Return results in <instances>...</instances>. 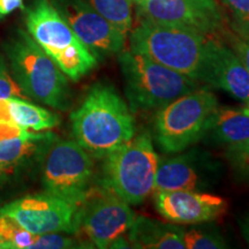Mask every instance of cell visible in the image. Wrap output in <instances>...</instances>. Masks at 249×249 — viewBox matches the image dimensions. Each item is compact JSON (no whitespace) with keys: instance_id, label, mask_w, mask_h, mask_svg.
Here are the masks:
<instances>
[{"instance_id":"1","label":"cell","mask_w":249,"mask_h":249,"mask_svg":"<svg viewBox=\"0 0 249 249\" xmlns=\"http://www.w3.org/2000/svg\"><path fill=\"white\" fill-rule=\"evenodd\" d=\"M71 123L75 141L92 157L104 158L136 133L130 107L113 87L95 85L81 105L71 112Z\"/></svg>"},{"instance_id":"2","label":"cell","mask_w":249,"mask_h":249,"mask_svg":"<svg viewBox=\"0 0 249 249\" xmlns=\"http://www.w3.org/2000/svg\"><path fill=\"white\" fill-rule=\"evenodd\" d=\"M209 37L186 28L138 18L129 31L130 51L203 85Z\"/></svg>"},{"instance_id":"3","label":"cell","mask_w":249,"mask_h":249,"mask_svg":"<svg viewBox=\"0 0 249 249\" xmlns=\"http://www.w3.org/2000/svg\"><path fill=\"white\" fill-rule=\"evenodd\" d=\"M11 74L26 97L59 111L71 105L67 76L29 33L18 29L4 44Z\"/></svg>"},{"instance_id":"4","label":"cell","mask_w":249,"mask_h":249,"mask_svg":"<svg viewBox=\"0 0 249 249\" xmlns=\"http://www.w3.org/2000/svg\"><path fill=\"white\" fill-rule=\"evenodd\" d=\"M124 93L134 111H158L180 96L201 88V83L133 51L118 54Z\"/></svg>"},{"instance_id":"5","label":"cell","mask_w":249,"mask_h":249,"mask_svg":"<svg viewBox=\"0 0 249 249\" xmlns=\"http://www.w3.org/2000/svg\"><path fill=\"white\" fill-rule=\"evenodd\" d=\"M24 22L29 35L68 79L79 81L96 67L97 58L49 0H34L24 11Z\"/></svg>"},{"instance_id":"6","label":"cell","mask_w":249,"mask_h":249,"mask_svg":"<svg viewBox=\"0 0 249 249\" xmlns=\"http://www.w3.org/2000/svg\"><path fill=\"white\" fill-rule=\"evenodd\" d=\"M103 160L102 186L129 205L142 203L154 193L158 156L148 134L135 135Z\"/></svg>"},{"instance_id":"7","label":"cell","mask_w":249,"mask_h":249,"mask_svg":"<svg viewBox=\"0 0 249 249\" xmlns=\"http://www.w3.org/2000/svg\"><path fill=\"white\" fill-rule=\"evenodd\" d=\"M219 107L210 90L201 88L180 96L156 112L154 136L165 154L185 151L203 138L208 123Z\"/></svg>"},{"instance_id":"8","label":"cell","mask_w":249,"mask_h":249,"mask_svg":"<svg viewBox=\"0 0 249 249\" xmlns=\"http://www.w3.org/2000/svg\"><path fill=\"white\" fill-rule=\"evenodd\" d=\"M91 157L76 141L55 138L40 163L45 192L71 203L82 204L91 189Z\"/></svg>"},{"instance_id":"9","label":"cell","mask_w":249,"mask_h":249,"mask_svg":"<svg viewBox=\"0 0 249 249\" xmlns=\"http://www.w3.org/2000/svg\"><path fill=\"white\" fill-rule=\"evenodd\" d=\"M135 217L130 205L110 189L91 187L79 208L77 234L85 235L92 247L111 248L128 233Z\"/></svg>"},{"instance_id":"10","label":"cell","mask_w":249,"mask_h":249,"mask_svg":"<svg viewBox=\"0 0 249 249\" xmlns=\"http://www.w3.org/2000/svg\"><path fill=\"white\" fill-rule=\"evenodd\" d=\"M136 17L191 29L207 37L226 36V18L216 0H134Z\"/></svg>"},{"instance_id":"11","label":"cell","mask_w":249,"mask_h":249,"mask_svg":"<svg viewBox=\"0 0 249 249\" xmlns=\"http://www.w3.org/2000/svg\"><path fill=\"white\" fill-rule=\"evenodd\" d=\"M80 205L50 193L24 196L0 208V213L12 217L33 234H77Z\"/></svg>"},{"instance_id":"12","label":"cell","mask_w":249,"mask_h":249,"mask_svg":"<svg viewBox=\"0 0 249 249\" xmlns=\"http://www.w3.org/2000/svg\"><path fill=\"white\" fill-rule=\"evenodd\" d=\"M74 34L101 60L124 50L127 36L108 22L87 0H49Z\"/></svg>"},{"instance_id":"13","label":"cell","mask_w":249,"mask_h":249,"mask_svg":"<svg viewBox=\"0 0 249 249\" xmlns=\"http://www.w3.org/2000/svg\"><path fill=\"white\" fill-rule=\"evenodd\" d=\"M219 171L216 160L204 151L194 149L158 158L154 192H204L217 182Z\"/></svg>"},{"instance_id":"14","label":"cell","mask_w":249,"mask_h":249,"mask_svg":"<svg viewBox=\"0 0 249 249\" xmlns=\"http://www.w3.org/2000/svg\"><path fill=\"white\" fill-rule=\"evenodd\" d=\"M154 201L158 213L167 222L177 225L213 222L227 210L225 198L205 192H154Z\"/></svg>"},{"instance_id":"15","label":"cell","mask_w":249,"mask_h":249,"mask_svg":"<svg viewBox=\"0 0 249 249\" xmlns=\"http://www.w3.org/2000/svg\"><path fill=\"white\" fill-rule=\"evenodd\" d=\"M203 85L219 88L249 107V71L222 40L209 37Z\"/></svg>"},{"instance_id":"16","label":"cell","mask_w":249,"mask_h":249,"mask_svg":"<svg viewBox=\"0 0 249 249\" xmlns=\"http://www.w3.org/2000/svg\"><path fill=\"white\" fill-rule=\"evenodd\" d=\"M55 136L53 133L28 132L0 140V192L17 181L37 163H42Z\"/></svg>"},{"instance_id":"17","label":"cell","mask_w":249,"mask_h":249,"mask_svg":"<svg viewBox=\"0 0 249 249\" xmlns=\"http://www.w3.org/2000/svg\"><path fill=\"white\" fill-rule=\"evenodd\" d=\"M249 139V107H217L202 140L230 148Z\"/></svg>"},{"instance_id":"18","label":"cell","mask_w":249,"mask_h":249,"mask_svg":"<svg viewBox=\"0 0 249 249\" xmlns=\"http://www.w3.org/2000/svg\"><path fill=\"white\" fill-rule=\"evenodd\" d=\"M182 227L151 218L135 217L127 234L130 248L186 249Z\"/></svg>"},{"instance_id":"19","label":"cell","mask_w":249,"mask_h":249,"mask_svg":"<svg viewBox=\"0 0 249 249\" xmlns=\"http://www.w3.org/2000/svg\"><path fill=\"white\" fill-rule=\"evenodd\" d=\"M60 119L53 112L23 98L0 99V124L33 132H44L57 127Z\"/></svg>"},{"instance_id":"20","label":"cell","mask_w":249,"mask_h":249,"mask_svg":"<svg viewBox=\"0 0 249 249\" xmlns=\"http://www.w3.org/2000/svg\"><path fill=\"white\" fill-rule=\"evenodd\" d=\"M108 22L124 35H128L133 27L134 0H87Z\"/></svg>"},{"instance_id":"21","label":"cell","mask_w":249,"mask_h":249,"mask_svg":"<svg viewBox=\"0 0 249 249\" xmlns=\"http://www.w3.org/2000/svg\"><path fill=\"white\" fill-rule=\"evenodd\" d=\"M35 236L12 217L0 213V249H29Z\"/></svg>"},{"instance_id":"22","label":"cell","mask_w":249,"mask_h":249,"mask_svg":"<svg viewBox=\"0 0 249 249\" xmlns=\"http://www.w3.org/2000/svg\"><path fill=\"white\" fill-rule=\"evenodd\" d=\"M226 23L234 35L249 36V0H222Z\"/></svg>"},{"instance_id":"23","label":"cell","mask_w":249,"mask_h":249,"mask_svg":"<svg viewBox=\"0 0 249 249\" xmlns=\"http://www.w3.org/2000/svg\"><path fill=\"white\" fill-rule=\"evenodd\" d=\"M183 242L187 249H223L229 247L225 239L217 230L203 227L185 230Z\"/></svg>"},{"instance_id":"24","label":"cell","mask_w":249,"mask_h":249,"mask_svg":"<svg viewBox=\"0 0 249 249\" xmlns=\"http://www.w3.org/2000/svg\"><path fill=\"white\" fill-rule=\"evenodd\" d=\"M225 157L236 178L249 185V139L240 144L226 148Z\"/></svg>"},{"instance_id":"25","label":"cell","mask_w":249,"mask_h":249,"mask_svg":"<svg viewBox=\"0 0 249 249\" xmlns=\"http://www.w3.org/2000/svg\"><path fill=\"white\" fill-rule=\"evenodd\" d=\"M66 233H46L35 236L29 249H64L85 248V242L76 240L73 236L65 235Z\"/></svg>"},{"instance_id":"26","label":"cell","mask_w":249,"mask_h":249,"mask_svg":"<svg viewBox=\"0 0 249 249\" xmlns=\"http://www.w3.org/2000/svg\"><path fill=\"white\" fill-rule=\"evenodd\" d=\"M4 98L26 99L27 97L9 73L5 59L0 54V99Z\"/></svg>"},{"instance_id":"27","label":"cell","mask_w":249,"mask_h":249,"mask_svg":"<svg viewBox=\"0 0 249 249\" xmlns=\"http://www.w3.org/2000/svg\"><path fill=\"white\" fill-rule=\"evenodd\" d=\"M225 38L230 43V48L235 52L236 55L240 58L242 64L249 71V36L240 37L236 36L231 30L226 34Z\"/></svg>"},{"instance_id":"28","label":"cell","mask_w":249,"mask_h":249,"mask_svg":"<svg viewBox=\"0 0 249 249\" xmlns=\"http://www.w3.org/2000/svg\"><path fill=\"white\" fill-rule=\"evenodd\" d=\"M239 229L242 234V238L245 239V241L247 242L249 246V210L246 211L244 214H241L238 219Z\"/></svg>"}]
</instances>
